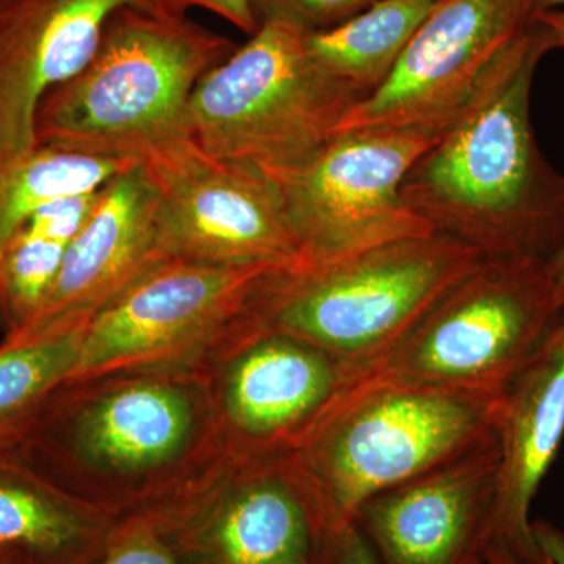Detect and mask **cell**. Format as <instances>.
<instances>
[{"label": "cell", "mask_w": 564, "mask_h": 564, "mask_svg": "<svg viewBox=\"0 0 564 564\" xmlns=\"http://www.w3.org/2000/svg\"><path fill=\"white\" fill-rule=\"evenodd\" d=\"M2 448L117 527L150 524L226 462L207 369L68 381Z\"/></svg>", "instance_id": "obj_1"}, {"label": "cell", "mask_w": 564, "mask_h": 564, "mask_svg": "<svg viewBox=\"0 0 564 564\" xmlns=\"http://www.w3.org/2000/svg\"><path fill=\"white\" fill-rule=\"evenodd\" d=\"M234 51L184 14L122 9L91 62L40 104L36 144L133 162L152 176L180 170L204 154L193 91Z\"/></svg>", "instance_id": "obj_2"}, {"label": "cell", "mask_w": 564, "mask_h": 564, "mask_svg": "<svg viewBox=\"0 0 564 564\" xmlns=\"http://www.w3.org/2000/svg\"><path fill=\"white\" fill-rule=\"evenodd\" d=\"M552 50L544 29L502 87L445 132L402 182L404 203L434 232L484 258L545 261L564 239V176L544 158L530 118L534 70Z\"/></svg>", "instance_id": "obj_3"}, {"label": "cell", "mask_w": 564, "mask_h": 564, "mask_svg": "<svg viewBox=\"0 0 564 564\" xmlns=\"http://www.w3.org/2000/svg\"><path fill=\"white\" fill-rule=\"evenodd\" d=\"M502 397L408 380L375 364L299 454L334 529L370 497L497 434Z\"/></svg>", "instance_id": "obj_4"}, {"label": "cell", "mask_w": 564, "mask_h": 564, "mask_svg": "<svg viewBox=\"0 0 564 564\" xmlns=\"http://www.w3.org/2000/svg\"><path fill=\"white\" fill-rule=\"evenodd\" d=\"M484 259L432 234L373 248L328 265L276 272L252 321L359 364H378Z\"/></svg>", "instance_id": "obj_5"}, {"label": "cell", "mask_w": 564, "mask_h": 564, "mask_svg": "<svg viewBox=\"0 0 564 564\" xmlns=\"http://www.w3.org/2000/svg\"><path fill=\"white\" fill-rule=\"evenodd\" d=\"M304 36L288 22L263 21L247 44L204 74L191 99L204 154L276 169L332 139L356 102L311 61Z\"/></svg>", "instance_id": "obj_6"}, {"label": "cell", "mask_w": 564, "mask_h": 564, "mask_svg": "<svg viewBox=\"0 0 564 564\" xmlns=\"http://www.w3.org/2000/svg\"><path fill=\"white\" fill-rule=\"evenodd\" d=\"M533 0H437L388 79L336 133L421 129L443 137L502 87L544 35Z\"/></svg>", "instance_id": "obj_7"}, {"label": "cell", "mask_w": 564, "mask_h": 564, "mask_svg": "<svg viewBox=\"0 0 564 564\" xmlns=\"http://www.w3.org/2000/svg\"><path fill=\"white\" fill-rule=\"evenodd\" d=\"M562 310L541 259L484 258L378 366L421 383L503 397Z\"/></svg>", "instance_id": "obj_8"}, {"label": "cell", "mask_w": 564, "mask_h": 564, "mask_svg": "<svg viewBox=\"0 0 564 564\" xmlns=\"http://www.w3.org/2000/svg\"><path fill=\"white\" fill-rule=\"evenodd\" d=\"M276 272L288 270L159 263L82 329L68 381L207 369L250 325L256 300Z\"/></svg>", "instance_id": "obj_9"}, {"label": "cell", "mask_w": 564, "mask_h": 564, "mask_svg": "<svg viewBox=\"0 0 564 564\" xmlns=\"http://www.w3.org/2000/svg\"><path fill=\"white\" fill-rule=\"evenodd\" d=\"M440 139L421 129L339 132L303 161L261 169L280 195L303 269L436 234L404 203L402 182Z\"/></svg>", "instance_id": "obj_10"}, {"label": "cell", "mask_w": 564, "mask_h": 564, "mask_svg": "<svg viewBox=\"0 0 564 564\" xmlns=\"http://www.w3.org/2000/svg\"><path fill=\"white\" fill-rule=\"evenodd\" d=\"M143 525L184 564H325L334 530L299 455L226 458Z\"/></svg>", "instance_id": "obj_11"}, {"label": "cell", "mask_w": 564, "mask_h": 564, "mask_svg": "<svg viewBox=\"0 0 564 564\" xmlns=\"http://www.w3.org/2000/svg\"><path fill=\"white\" fill-rule=\"evenodd\" d=\"M373 366L251 321L207 367L226 458L299 455Z\"/></svg>", "instance_id": "obj_12"}, {"label": "cell", "mask_w": 564, "mask_h": 564, "mask_svg": "<svg viewBox=\"0 0 564 564\" xmlns=\"http://www.w3.org/2000/svg\"><path fill=\"white\" fill-rule=\"evenodd\" d=\"M152 177L161 188L159 226L170 259L303 269L276 187L258 166L203 154Z\"/></svg>", "instance_id": "obj_13"}, {"label": "cell", "mask_w": 564, "mask_h": 564, "mask_svg": "<svg viewBox=\"0 0 564 564\" xmlns=\"http://www.w3.org/2000/svg\"><path fill=\"white\" fill-rule=\"evenodd\" d=\"M499 469L494 434L370 497L352 522L380 564H484L494 545Z\"/></svg>", "instance_id": "obj_14"}, {"label": "cell", "mask_w": 564, "mask_h": 564, "mask_svg": "<svg viewBox=\"0 0 564 564\" xmlns=\"http://www.w3.org/2000/svg\"><path fill=\"white\" fill-rule=\"evenodd\" d=\"M161 199L158 182L140 165L107 182L39 313L2 344L82 332L143 274L169 261L159 226Z\"/></svg>", "instance_id": "obj_15"}, {"label": "cell", "mask_w": 564, "mask_h": 564, "mask_svg": "<svg viewBox=\"0 0 564 564\" xmlns=\"http://www.w3.org/2000/svg\"><path fill=\"white\" fill-rule=\"evenodd\" d=\"M158 0H0V152L36 144L40 104L95 57L122 9Z\"/></svg>", "instance_id": "obj_16"}, {"label": "cell", "mask_w": 564, "mask_h": 564, "mask_svg": "<svg viewBox=\"0 0 564 564\" xmlns=\"http://www.w3.org/2000/svg\"><path fill=\"white\" fill-rule=\"evenodd\" d=\"M496 529L491 549L519 564H547L530 510L564 440V306L544 343L503 393Z\"/></svg>", "instance_id": "obj_17"}, {"label": "cell", "mask_w": 564, "mask_h": 564, "mask_svg": "<svg viewBox=\"0 0 564 564\" xmlns=\"http://www.w3.org/2000/svg\"><path fill=\"white\" fill-rule=\"evenodd\" d=\"M115 529L0 447V551L24 564H93Z\"/></svg>", "instance_id": "obj_18"}, {"label": "cell", "mask_w": 564, "mask_h": 564, "mask_svg": "<svg viewBox=\"0 0 564 564\" xmlns=\"http://www.w3.org/2000/svg\"><path fill=\"white\" fill-rule=\"evenodd\" d=\"M437 0H378L351 20L306 33L304 46L322 73L358 104L372 95Z\"/></svg>", "instance_id": "obj_19"}, {"label": "cell", "mask_w": 564, "mask_h": 564, "mask_svg": "<svg viewBox=\"0 0 564 564\" xmlns=\"http://www.w3.org/2000/svg\"><path fill=\"white\" fill-rule=\"evenodd\" d=\"M137 163L35 144L0 152V256L13 234L44 204L102 188Z\"/></svg>", "instance_id": "obj_20"}, {"label": "cell", "mask_w": 564, "mask_h": 564, "mask_svg": "<svg viewBox=\"0 0 564 564\" xmlns=\"http://www.w3.org/2000/svg\"><path fill=\"white\" fill-rule=\"evenodd\" d=\"M82 332L54 339L0 344V447L35 417L76 369Z\"/></svg>", "instance_id": "obj_21"}, {"label": "cell", "mask_w": 564, "mask_h": 564, "mask_svg": "<svg viewBox=\"0 0 564 564\" xmlns=\"http://www.w3.org/2000/svg\"><path fill=\"white\" fill-rule=\"evenodd\" d=\"M378 0H252L259 24L282 21L306 33L328 31L369 9Z\"/></svg>", "instance_id": "obj_22"}, {"label": "cell", "mask_w": 564, "mask_h": 564, "mask_svg": "<svg viewBox=\"0 0 564 564\" xmlns=\"http://www.w3.org/2000/svg\"><path fill=\"white\" fill-rule=\"evenodd\" d=\"M93 564H184L163 544L154 530L143 524L115 529L102 555Z\"/></svg>", "instance_id": "obj_23"}, {"label": "cell", "mask_w": 564, "mask_h": 564, "mask_svg": "<svg viewBox=\"0 0 564 564\" xmlns=\"http://www.w3.org/2000/svg\"><path fill=\"white\" fill-rule=\"evenodd\" d=\"M163 10L173 14H184L191 7H202L223 20L231 22L240 31L254 35L259 31L258 17L252 9V0H159Z\"/></svg>", "instance_id": "obj_24"}, {"label": "cell", "mask_w": 564, "mask_h": 564, "mask_svg": "<svg viewBox=\"0 0 564 564\" xmlns=\"http://www.w3.org/2000/svg\"><path fill=\"white\" fill-rule=\"evenodd\" d=\"M325 564H380L355 522L334 529Z\"/></svg>", "instance_id": "obj_25"}, {"label": "cell", "mask_w": 564, "mask_h": 564, "mask_svg": "<svg viewBox=\"0 0 564 564\" xmlns=\"http://www.w3.org/2000/svg\"><path fill=\"white\" fill-rule=\"evenodd\" d=\"M534 540L540 545L547 564H564V530L551 522H533ZM488 564H519L503 552L491 549L486 558Z\"/></svg>", "instance_id": "obj_26"}, {"label": "cell", "mask_w": 564, "mask_h": 564, "mask_svg": "<svg viewBox=\"0 0 564 564\" xmlns=\"http://www.w3.org/2000/svg\"><path fill=\"white\" fill-rule=\"evenodd\" d=\"M545 32L551 36L554 50H564V10H547L534 14Z\"/></svg>", "instance_id": "obj_27"}, {"label": "cell", "mask_w": 564, "mask_h": 564, "mask_svg": "<svg viewBox=\"0 0 564 564\" xmlns=\"http://www.w3.org/2000/svg\"><path fill=\"white\" fill-rule=\"evenodd\" d=\"M549 278L554 284L556 296L564 306V239L544 261Z\"/></svg>", "instance_id": "obj_28"}, {"label": "cell", "mask_w": 564, "mask_h": 564, "mask_svg": "<svg viewBox=\"0 0 564 564\" xmlns=\"http://www.w3.org/2000/svg\"><path fill=\"white\" fill-rule=\"evenodd\" d=\"M533 2L536 13L547 10H560L564 7V0H533Z\"/></svg>", "instance_id": "obj_29"}, {"label": "cell", "mask_w": 564, "mask_h": 564, "mask_svg": "<svg viewBox=\"0 0 564 564\" xmlns=\"http://www.w3.org/2000/svg\"><path fill=\"white\" fill-rule=\"evenodd\" d=\"M20 560L14 558L13 555L7 554V552L0 551V564H18ZM24 564V563H22Z\"/></svg>", "instance_id": "obj_30"}, {"label": "cell", "mask_w": 564, "mask_h": 564, "mask_svg": "<svg viewBox=\"0 0 564 564\" xmlns=\"http://www.w3.org/2000/svg\"><path fill=\"white\" fill-rule=\"evenodd\" d=\"M158 2H159V0H158ZM159 6H161V3H159Z\"/></svg>", "instance_id": "obj_31"}, {"label": "cell", "mask_w": 564, "mask_h": 564, "mask_svg": "<svg viewBox=\"0 0 564 564\" xmlns=\"http://www.w3.org/2000/svg\"><path fill=\"white\" fill-rule=\"evenodd\" d=\"M18 564H22V563H18Z\"/></svg>", "instance_id": "obj_32"}]
</instances>
